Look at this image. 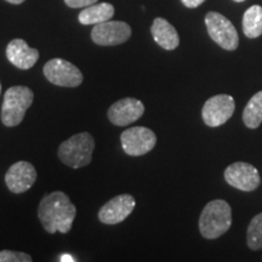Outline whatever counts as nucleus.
<instances>
[{
    "mask_svg": "<svg viewBox=\"0 0 262 262\" xmlns=\"http://www.w3.org/2000/svg\"><path fill=\"white\" fill-rule=\"evenodd\" d=\"M131 27L122 21H106L95 25L91 31V39L101 47H114L129 40Z\"/></svg>",
    "mask_w": 262,
    "mask_h": 262,
    "instance_id": "1a4fd4ad",
    "label": "nucleus"
},
{
    "mask_svg": "<svg viewBox=\"0 0 262 262\" xmlns=\"http://www.w3.org/2000/svg\"><path fill=\"white\" fill-rule=\"evenodd\" d=\"M120 141L123 150L127 156L140 157L155 148L157 136L148 127L134 126L123 131Z\"/></svg>",
    "mask_w": 262,
    "mask_h": 262,
    "instance_id": "6e6552de",
    "label": "nucleus"
},
{
    "mask_svg": "<svg viewBox=\"0 0 262 262\" xmlns=\"http://www.w3.org/2000/svg\"><path fill=\"white\" fill-rule=\"evenodd\" d=\"M60 261L61 262H63V261H71V262H73V261H75L73 257L72 256H70V255H63V256H62L61 258H60Z\"/></svg>",
    "mask_w": 262,
    "mask_h": 262,
    "instance_id": "5701e85b",
    "label": "nucleus"
},
{
    "mask_svg": "<svg viewBox=\"0 0 262 262\" xmlns=\"http://www.w3.org/2000/svg\"><path fill=\"white\" fill-rule=\"evenodd\" d=\"M243 122L249 129H256L262 123V91L250 98L243 112Z\"/></svg>",
    "mask_w": 262,
    "mask_h": 262,
    "instance_id": "a211bd4d",
    "label": "nucleus"
},
{
    "mask_svg": "<svg viewBox=\"0 0 262 262\" xmlns=\"http://www.w3.org/2000/svg\"><path fill=\"white\" fill-rule=\"evenodd\" d=\"M225 180L229 186L244 192L255 191L261 182L258 170L245 162H237L227 166Z\"/></svg>",
    "mask_w": 262,
    "mask_h": 262,
    "instance_id": "9d476101",
    "label": "nucleus"
},
{
    "mask_svg": "<svg viewBox=\"0 0 262 262\" xmlns=\"http://www.w3.org/2000/svg\"><path fill=\"white\" fill-rule=\"evenodd\" d=\"M243 32L248 38H257L262 34V6H250L243 16Z\"/></svg>",
    "mask_w": 262,
    "mask_h": 262,
    "instance_id": "f3484780",
    "label": "nucleus"
},
{
    "mask_svg": "<svg viewBox=\"0 0 262 262\" xmlns=\"http://www.w3.org/2000/svg\"><path fill=\"white\" fill-rule=\"evenodd\" d=\"M44 75L51 84L77 88L83 83V74L77 66L62 58H52L44 66Z\"/></svg>",
    "mask_w": 262,
    "mask_h": 262,
    "instance_id": "423d86ee",
    "label": "nucleus"
},
{
    "mask_svg": "<svg viewBox=\"0 0 262 262\" xmlns=\"http://www.w3.org/2000/svg\"><path fill=\"white\" fill-rule=\"evenodd\" d=\"M5 2L10 3V4H14V5H19L25 2V0H5Z\"/></svg>",
    "mask_w": 262,
    "mask_h": 262,
    "instance_id": "b1692460",
    "label": "nucleus"
},
{
    "mask_svg": "<svg viewBox=\"0 0 262 262\" xmlns=\"http://www.w3.org/2000/svg\"><path fill=\"white\" fill-rule=\"evenodd\" d=\"M34 94L28 86L16 85L6 90L2 104V122L5 126H17L24 120L26 112L32 106Z\"/></svg>",
    "mask_w": 262,
    "mask_h": 262,
    "instance_id": "20e7f679",
    "label": "nucleus"
},
{
    "mask_svg": "<svg viewBox=\"0 0 262 262\" xmlns=\"http://www.w3.org/2000/svg\"><path fill=\"white\" fill-rule=\"evenodd\" d=\"M204 2H205V0H181L182 4L188 9L198 8V6L202 5Z\"/></svg>",
    "mask_w": 262,
    "mask_h": 262,
    "instance_id": "4be33fe9",
    "label": "nucleus"
},
{
    "mask_svg": "<svg viewBox=\"0 0 262 262\" xmlns=\"http://www.w3.org/2000/svg\"><path fill=\"white\" fill-rule=\"evenodd\" d=\"M114 16V6L110 3H100L84 8L83 11L78 15V19L81 25L90 26L98 25L102 22L110 21Z\"/></svg>",
    "mask_w": 262,
    "mask_h": 262,
    "instance_id": "dca6fc26",
    "label": "nucleus"
},
{
    "mask_svg": "<svg viewBox=\"0 0 262 262\" xmlns=\"http://www.w3.org/2000/svg\"><path fill=\"white\" fill-rule=\"evenodd\" d=\"M95 140L89 133L75 134L58 147V158L73 169L89 165L93 159Z\"/></svg>",
    "mask_w": 262,
    "mask_h": 262,
    "instance_id": "7ed1b4c3",
    "label": "nucleus"
},
{
    "mask_svg": "<svg viewBox=\"0 0 262 262\" xmlns=\"http://www.w3.org/2000/svg\"><path fill=\"white\" fill-rule=\"evenodd\" d=\"M248 247L251 250L262 249V212L255 216L248 228Z\"/></svg>",
    "mask_w": 262,
    "mask_h": 262,
    "instance_id": "6ab92c4d",
    "label": "nucleus"
},
{
    "mask_svg": "<svg viewBox=\"0 0 262 262\" xmlns=\"http://www.w3.org/2000/svg\"><path fill=\"white\" fill-rule=\"evenodd\" d=\"M145 113V106L140 100L133 97L122 98L117 101L108 110L110 122L117 126H126L139 120Z\"/></svg>",
    "mask_w": 262,
    "mask_h": 262,
    "instance_id": "9b49d317",
    "label": "nucleus"
},
{
    "mask_svg": "<svg viewBox=\"0 0 262 262\" xmlns=\"http://www.w3.org/2000/svg\"><path fill=\"white\" fill-rule=\"evenodd\" d=\"M153 39L159 47L165 50H175L180 44V37L176 29L165 18L157 17L150 27Z\"/></svg>",
    "mask_w": 262,
    "mask_h": 262,
    "instance_id": "2eb2a0df",
    "label": "nucleus"
},
{
    "mask_svg": "<svg viewBox=\"0 0 262 262\" xmlns=\"http://www.w3.org/2000/svg\"><path fill=\"white\" fill-rule=\"evenodd\" d=\"M0 94H2V83H0Z\"/></svg>",
    "mask_w": 262,
    "mask_h": 262,
    "instance_id": "a878e982",
    "label": "nucleus"
},
{
    "mask_svg": "<svg viewBox=\"0 0 262 262\" xmlns=\"http://www.w3.org/2000/svg\"><path fill=\"white\" fill-rule=\"evenodd\" d=\"M0 262H32L31 255L19 251L3 250L0 251Z\"/></svg>",
    "mask_w": 262,
    "mask_h": 262,
    "instance_id": "aec40b11",
    "label": "nucleus"
},
{
    "mask_svg": "<svg viewBox=\"0 0 262 262\" xmlns=\"http://www.w3.org/2000/svg\"><path fill=\"white\" fill-rule=\"evenodd\" d=\"M77 215V209L64 192L56 191L45 195L38 208V217L48 233H68Z\"/></svg>",
    "mask_w": 262,
    "mask_h": 262,
    "instance_id": "f257e3e1",
    "label": "nucleus"
},
{
    "mask_svg": "<svg viewBox=\"0 0 262 262\" xmlns=\"http://www.w3.org/2000/svg\"><path fill=\"white\" fill-rule=\"evenodd\" d=\"M98 0H64L66 5L72 9H80L88 8V6L96 4Z\"/></svg>",
    "mask_w": 262,
    "mask_h": 262,
    "instance_id": "412c9836",
    "label": "nucleus"
},
{
    "mask_svg": "<svg viewBox=\"0 0 262 262\" xmlns=\"http://www.w3.org/2000/svg\"><path fill=\"white\" fill-rule=\"evenodd\" d=\"M235 110L234 98L231 95H215L206 101L202 110L203 122L210 127L224 125L233 116Z\"/></svg>",
    "mask_w": 262,
    "mask_h": 262,
    "instance_id": "0eeeda50",
    "label": "nucleus"
},
{
    "mask_svg": "<svg viewBox=\"0 0 262 262\" xmlns=\"http://www.w3.org/2000/svg\"><path fill=\"white\" fill-rule=\"evenodd\" d=\"M37 180V170L29 162H17L12 164L5 173V183L12 193L27 192Z\"/></svg>",
    "mask_w": 262,
    "mask_h": 262,
    "instance_id": "ddd939ff",
    "label": "nucleus"
},
{
    "mask_svg": "<svg viewBox=\"0 0 262 262\" xmlns=\"http://www.w3.org/2000/svg\"><path fill=\"white\" fill-rule=\"evenodd\" d=\"M6 57L9 62L18 70L27 71L37 63L39 60V51L37 49L29 48L24 39H14L6 47Z\"/></svg>",
    "mask_w": 262,
    "mask_h": 262,
    "instance_id": "4468645a",
    "label": "nucleus"
},
{
    "mask_svg": "<svg viewBox=\"0 0 262 262\" xmlns=\"http://www.w3.org/2000/svg\"><path fill=\"white\" fill-rule=\"evenodd\" d=\"M235 3H242V2H245V0H233Z\"/></svg>",
    "mask_w": 262,
    "mask_h": 262,
    "instance_id": "393cba45",
    "label": "nucleus"
},
{
    "mask_svg": "<svg viewBox=\"0 0 262 262\" xmlns=\"http://www.w3.org/2000/svg\"><path fill=\"white\" fill-rule=\"evenodd\" d=\"M232 225V210L227 202L216 199L205 205L199 217V231L206 239H216Z\"/></svg>",
    "mask_w": 262,
    "mask_h": 262,
    "instance_id": "f03ea898",
    "label": "nucleus"
},
{
    "mask_svg": "<svg viewBox=\"0 0 262 262\" xmlns=\"http://www.w3.org/2000/svg\"><path fill=\"white\" fill-rule=\"evenodd\" d=\"M135 198L130 194H120L107 202L98 211V220L104 225L123 222L135 209Z\"/></svg>",
    "mask_w": 262,
    "mask_h": 262,
    "instance_id": "f8f14e48",
    "label": "nucleus"
},
{
    "mask_svg": "<svg viewBox=\"0 0 262 262\" xmlns=\"http://www.w3.org/2000/svg\"><path fill=\"white\" fill-rule=\"evenodd\" d=\"M205 26L209 35L216 44L228 51H233L239 45L237 29L232 22L219 12L210 11L205 16Z\"/></svg>",
    "mask_w": 262,
    "mask_h": 262,
    "instance_id": "39448f33",
    "label": "nucleus"
}]
</instances>
